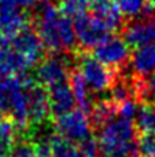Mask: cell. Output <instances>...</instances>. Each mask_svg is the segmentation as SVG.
I'll return each instance as SVG.
<instances>
[{"mask_svg":"<svg viewBox=\"0 0 155 157\" xmlns=\"http://www.w3.org/2000/svg\"><path fill=\"white\" fill-rule=\"evenodd\" d=\"M35 31L51 52H72L77 45L71 17L52 2H45L39 6L35 16Z\"/></svg>","mask_w":155,"mask_h":157,"instance_id":"6da1fadb","label":"cell"},{"mask_svg":"<svg viewBox=\"0 0 155 157\" xmlns=\"http://www.w3.org/2000/svg\"><path fill=\"white\" fill-rule=\"evenodd\" d=\"M138 135L132 119L119 115L109 118L96 128V138L103 157H135Z\"/></svg>","mask_w":155,"mask_h":157,"instance_id":"7a4b0ae2","label":"cell"},{"mask_svg":"<svg viewBox=\"0 0 155 157\" xmlns=\"http://www.w3.org/2000/svg\"><path fill=\"white\" fill-rule=\"evenodd\" d=\"M33 83L35 80L32 77H26L23 74L0 78V96L3 101L5 113L9 115V119L20 128L31 125L29 103Z\"/></svg>","mask_w":155,"mask_h":157,"instance_id":"3957f363","label":"cell"},{"mask_svg":"<svg viewBox=\"0 0 155 157\" xmlns=\"http://www.w3.org/2000/svg\"><path fill=\"white\" fill-rule=\"evenodd\" d=\"M77 70L81 73L86 83L89 84L93 95H100L110 92L113 83L116 82L119 71L112 70L103 63L96 60L86 51L80 52L77 58Z\"/></svg>","mask_w":155,"mask_h":157,"instance_id":"277c9868","label":"cell"},{"mask_svg":"<svg viewBox=\"0 0 155 157\" xmlns=\"http://www.w3.org/2000/svg\"><path fill=\"white\" fill-rule=\"evenodd\" d=\"M71 54L72 52H52V56L42 60L35 71L36 83L48 89L54 84L67 82L74 68Z\"/></svg>","mask_w":155,"mask_h":157,"instance_id":"5b68a950","label":"cell"},{"mask_svg":"<svg viewBox=\"0 0 155 157\" xmlns=\"http://www.w3.org/2000/svg\"><path fill=\"white\" fill-rule=\"evenodd\" d=\"M91 56L103 63L105 66L110 67L115 71L123 70L129 64L131 60V50L127 42L123 39V36H117V35H109L106 36L100 44H97L91 50Z\"/></svg>","mask_w":155,"mask_h":157,"instance_id":"8992f818","label":"cell"},{"mask_svg":"<svg viewBox=\"0 0 155 157\" xmlns=\"http://www.w3.org/2000/svg\"><path fill=\"white\" fill-rule=\"evenodd\" d=\"M91 121L90 115L81 109H71L68 112L58 115L55 119L57 135L70 143H80L91 135Z\"/></svg>","mask_w":155,"mask_h":157,"instance_id":"52a82bcc","label":"cell"},{"mask_svg":"<svg viewBox=\"0 0 155 157\" xmlns=\"http://www.w3.org/2000/svg\"><path fill=\"white\" fill-rule=\"evenodd\" d=\"M123 39L129 47L139 48L155 42V10L148 9L144 16H136L123 25Z\"/></svg>","mask_w":155,"mask_h":157,"instance_id":"ba28073f","label":"cell"},{"mask_svg":"<svg viewBox=\"0 0 155 157\" xmlns=\"http://www.w3.org/2000/svg\"><path fill=\"white\" fill-rule=\"evenodd\" d=\"M74 31L77 45L83 51H91L106 36L110 35V32L89 13L74 17Z\"/></svg>","mask_w":155,"mask_h":157,"instance_id":"9c48e42d","label":"cell"},{"mask_svg":"<svg viewBox=\"0 0 155 157\" xmlns=\"http://www.w3.org/2000/svg\"><path fill=\"white\" fill-rule=\"evenodd\" d=\"M6 41H9V44L23 57V60L31 66V68L35 67L42 60L45 47L39 35L36 34L35 28H31L29 25L25 26L22 31H19L16 35H13L12 38H7Z\"/></svg>","mask_w":155,"mask_h":157,"instance_id":"30bf717a","label":"cell"},{"mask_svg":"<svg viewBox=\"0 0 155 157\" xmlns=\"http://www.w3.org/2000/svg\"><path fill=\"white\" fill-rule=\"evenodd\" d=\"M90 15L94 16L109 32H116L123 28V16L115 0H91Z\"/></svg>","mask_w":155,"mask_h":157,"instance_id":"8fae6325","label":"cell"},{"mask_svg":"<svg viewBox=\"0 0 155 157\" xmlns=\"http://www.w3.org/2000/svg\"><path fill=\"white\" fill-rule=\"evenodd\" d=\"M31 66L6 39H0V78L13 77L28 71Z\"/></svg>","mask_w":155,"mask_h":157,"instance_id":"7c38bea8","label":"cell"},{"mask_svg":"<svg viewBox=\"0 0 155 157\" xmlns=\"http://www.w3.org/2000/svg\"><path fill=\"white\" fill-rule=\"evenodd\" d=\"M51 113L48 92L44 86L39 83H33L31 89V103H29V121L31 125L39 127L46 121L48 115Z\"/></svg>","mask_w":155,"mask_h":157,"instance_id":"4fadbf2b","label":"cell"},{"mask_svg":"<svg viewBox=\"0 0 155 157\" xmlns=\"http://www.w3.org/2000/svg\"><path fill=\"white\" fill-rule=\"evenodd\" d=\"M46 92H48L50 109L52 115L58 117V115H62V113L74 109L76 99H74V95H72L71 86L68 83V80L51 86V87L46 89Z\"/></svg>","mask_w":155,"mask_h":157,"instance_id":"5bb4252c","label":"cell"},{"mask_svg":"<svg viewBox=\"0 0 155 157\" xmlns=\"http://www.w3.org/2000/svg\"><path fill=\"white\" fill-rule=\"evenodd\" d=\"M131 67L133 70V77L146 78L155 71V42L144 47L135 48L131 52Z\"/></svg>","mask_w":155,"mask_h":157,"instance_id":"9a60e30c","label":"cell"},{"mask_svg":"<svg viewBox=\"0 0 155 157\" xmlns=\"http://www.w3.org/2000/svg\"><path fill=\"white\" fill-rule=\"evenodd\" d=\"M68 80H70L68 83L71 86L72 95H74L76 103L78 105V109H81V111H84L86 113L90 115L94 105V95L91 89L89 87V84L86 83V80L83 78L81 73L77 68H72Z\"/></svg>","mask_w":155,"mask_h":157,"instance_id":"2e32d148","label":"cell"},{"mask_svg":"<svg viewBox=\"0 0 155 157\" xmlns=\"http://www.w3.org/2000/svg\"><path fill=\"white\" fill-rule=\"evenodd\" d=\"M135 125L139 134L155 132V102L144 101L139 103Z\"/></svg>","mask_w":155,"mask_h":157,"instance_id":"e0dca14e","label":"cell"},{"mask_svg":"<svg viewBox=\"0 0 155 157\" xmlns=\"http://www.w3.org/2000/svg\"><path fill=\"white\" fill-rule=\"evenodd\" d=\"M16 144V124L0 117V156H5Z\"/></svg>","mask_w":155,"mask_h":157,"instance_id":"ac0fdd59","label":"cell"},{"mask_svg":"<svg viewBox=\"0 0 155 157\" xmlns=\"http://www.w3.org/2000/svg\"><path fill=\"white\" fill-rule=\"evenodd\" d=\"M51 157H83L74 143L61 138L60 135L52 137V153Z\"/></svg>","mask_w":155,"mask_h":157,"instance_id":"d6986e66","label":"cell"},{"mask_svg":"<svg viewBox=\"0 0 155 157\" xmlns=\"http://www.w3.org/2000/svg\"><path fill=\"white\" fill-rule=\"evenodd\" d=\"M90 5H91V0H61L60 9L67 16L77 17L87 13V10L90 9Z\"/></svg>","mask_w":155,"mask_h":157,"instance_id":"ffe728a7","label":"cell"},{"mask_svg":"<svg viewBox=\"0 0 155 157\" xmlns=\"http://www.w3.org/2000/svg\"><path fill=\"white\" fill-rule=\"evenodd\" d=\"M119 10L125 17H136L148 6V0H115Z\"/></svg>","mask_w":155,"mask_h":157,"instance_id":"44dd1931","label":"cell"},{"mask_svg":"<svg viewBox=\"0 0 155 157\" xmlns=\"http://www.w3.org/2000/svg\"><path fill=\"white\" fill-rule=\"evenodd\" d=\"M135 157H155V132L139 134Z\"/></svg>","mask_w":155,"mask_h":157,"instance_id":"7402d4cb","label":"cell"},{"mask_svg":"<svg viewBox=\"0 0 155 157\" xmlns=\"http://www.w3.org/2000/svg\"><path fill=\"white\" fill-rule=\"evenodd\" d=\"M139 98H141V102H155V71L146 78H141Z\"/></svg>","mask_w":155,"mask_h":157,"instance_id":"603a6c76","label":"cell"},{"mask_svg":"<svg viewBox=\"0 0 155 157\" xmlns=\"http://www.w3.org/2000/svg\"><path fill=\"white\" fill-rule=\"evenodd\" d=\"M77 147L83 157H97L100 154L99 141L96 138V135L93 134L89 135L87 138H84L83 141H80Z\"/></svg>","mask_w":155,"mask_h":157,"instance_id":"cb8c5ba5","label":"cell"},{"mask_svg":"<svg viewBox=\"0 0 155 157\" xmlns=\"http://www.w3.org/2000/svg\"><path fill=\"white\" fill-rule=\"evenodd\" d=\"M38 0H0V13L10 10H28Z\"/></svg>","mask_w":155,"mask_h":157,"instance_id":"d4e9b609","label":"cell"},{"mask_svg":"<svg viewBox=\"0 0 155 157\" xmlns=\"http://www.w3.org/2000/svg\"><path fill=\"white\" fill-rule=\"evenodd\" d=\"M10 157H36L32 143H19L10 150Z\"/></svg>","mask_w":155,"mask_h":157,"instance_id":"484cf974","label":"cell"},{"mask_svg":"<svg viewBox=\"0 0 155 157\" xmlns=\"http://www.w3.org/2000/svg\"><path fill=\"white\" fill-rule=\"evenodd\" d=\"M148 9H154L155 10V0H148Z\"/></svg>","mask_w":155,"mask_h":157,"instance_id":"4316f807","label":"cell"},{"mask_svg":"<svg viewBox=\"0 0 155 157\" xmlns=\"http://www.w3.org/2000/svg\"><path fill=\"white\" fill-rule=\"evenodd\" d=\"M5 113V108H3V101H2V96H0V117Z\"/></svg>","mask_w":155,"mask_h":157,"instance_id":"83f0119b","label":"cell"},{"mask_svg":"<svg viewBox=\"0 0 155 157\" xmlns=\"http://www.w3.org/2000/svg\"><path fill=\"white\" fill-rule=\"evenodd\" d=\"M57 2H61V0H57Z\"/></svg>","mask_w":155,"mask_h":157,"instance_id":"f1b7e54d","label":"cell"},{"mask_svg":"<svg viewBox=\"0 0 155 157\" xmlns=\"http://www.w3.org/2000/svg\"><path fill=\"white\" fill-rule=\"evenodd\" d=\"M0 157H3V156H0Z\"/></svg>","mask_w":155,"mask_h":157,"instance_id":"f546056e","label":"cell"}]
</instances>
